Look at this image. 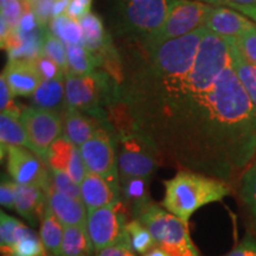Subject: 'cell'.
<instances>
[{
	"label": "cell",
	"mask_w": 256,
	"mask_h": 256,
	"mask_svg": "<svg viewBox=\"0 0 256 256\" xmlns=\"http://www.w3.org/2000/svg\"><path fill=\"white\" fill-rule=\"evenodd\" d=\"M119 115L162 160L228 179L256 156V106L234 72L228 40L203 28L122 62Z\"/></svg>",
	"instance_id": "obj_1"
},
{
	"label": "cell",
	"mask_w": 256,
	"mask_h": 256,
	"mask_svg": "<svg viewBox=\"0 0 256 256\" xmlns=\"http://www.w3.org/2000/svg\"><path fill=\"white\" fill-rule=\"evenodd\" d=\"M164 186L162 206L186 224L200 208L220 202L230 194L226 180L190 170H180L174 178L164 182Z\"/></svg>",
	"instance_id": "obj_2"
},
{
	"label": "cell",
	"mask_w": 256,
	"mask_h": 256,
	"mask_svg": "<svg viewBox=\"0 0 256 256\" xmlns=\"http://www.w3.org/2000/svg\"><path fill=\"white\" fill-rule=\"evenodd\" d=\"M68 108L84 113L101 122H110L106 107L113 108L119 98V83L107 72L95 70L88 75H66Z\"/></svg>",
	"instance_id": "obj_3"
},
{
	"label": "cell",
	"mask_w": 256,
	"mask_h": 256,
	"mask_svg": "<svg viewBox=\"0 0 256 256\" xmlns=\"http://www.w3.org/2000/svg\"><path fill=\"white\" fill-rule=\"evenodd\" d=\"M134 218L140 220L151 232L156 247L170 256H200L188 234V224L170 214L152 200L133 211Z\"/></svg>",
	"instance_id": "obj_4"
},
{
	"label": "cell",
	"mask_w": 256,
	"mask_h": 256,
	"mask_svg": "<svg viewBox=\"0 0 256 256\" xmlns=\"http://www.w3.org/2000/svg\"><path fill=\"white\" fill-rule=\"evenodd\" d=\"M174 0H119L118 26L121 36L142 43L159 30Z\"/></svg>",
	"instance_id": "obj_5"
},
{
	"label": "cell",
	"mask_w": 256,
	"mask_h": 256,
	"mask_svg": "<svg viewBox=\"0 0 256 256\" xmlns=\"http://www.w3.org/2000/svg\"><path fill=\"white\" fill-rule=\"evenodd\" d=\"M211 8V5L198 0H174L159 30L138 44L145 49H154L168 42L188 36L204 28Z\"/></svg>",
	"instance_id": "obj_6"
},
{
	"label": "cell",
	"mask_w": 256,
	"mask_h": 256,
	"mask_svg": "<svg viewBox=\"0 0 256 256\" xmlns=\"http://www.w3.org/2000/svg\"><path fill=\"white\" fill-rule=\"evenodd\" d=\"M116 145L120 182L132 178L151 180L162 162L158 150L140 134L130 130L119 133Z\"/></svg>",
	"instance_id": "obj_7"
},
{
	"label": "cell",
	"mask_w": 256,
	"mask_h": 256,
	"mask_svg": "<svg viewBox=\"0 0 256 256\" xmlns=\"http://www.w3.org/2000/svg\"><path fill=\"white\" fill-rule=\"evenodd\" d=\"M88 172L100 176L121 194L120 177L118 170L116 140L110 130L102 126L88 142L80 147Z\"/></svg>",
	"instance_id": "obj_8"
},
{
	"label": "cell",
	"mask_w": 256,
	"mask_h": 256,
	"mask_svg": "<svg viewBox=\"0 0 256 256\" xmlns=\"http://www.w3.org/2000/svg\"><path fill=\"white\" fill-rule=\"evenodd\" d=\"M19 119L26 132L31 151L46 162L50 147L62 136V115L34 106L23 108Z\"/></svg>",
	"instance_id": "obj_9"
},
{
	"label": "cell",
	"mask_w": 256,
	"mask_h": 256,
	"mask_svg": "<svg viewBox=\"0 0 256 256\" xmlns=\"http://www.w3.org/2000/svg\"><path fill=\"white\" fill-rule=\"evenodd\" d=\"M127 223L122 202L88 211L87 230L95 252L127 240Z\"/></svg>",
	"instance_id": "obj_10"
},
{
	"label": "cell",
	"mask_w": 256,
	"mask_h": 256,
	"mask_svg": "<svg viewBox=\"0 0 256 256\" xmlns=\"http://www.w3.org/2000/svg\"><path fill=\"white\" fill-rule=\"evenodd\" d=\"M6 166L10 178L18 185H30L48 190L51 185L49 166L26 147L8 146Z\"/></svg>",
	"instance_id": "obj_11"
},
{
	"label": "cell",
	"mask_w": 256,
	"mask_h": 256,
	"mask_svg": "<svg viewBox=\"0 0 256 256\" xmlns=\"http://www.w3.org/2000/svg\"><path fill=\"white\" fill-rule=\"evenodd\" d=\"M2 75L14 96H32L43 82V78L32 57H14L6 64Z\"/></svg>",
	"instance_id": "obj_12"
},
{
	"label": "cell",
	"mask_w": 256,
	"mask_h": 256,
	"mask_svg": "<svg viewBox=\"0 0 256 256\" xmlns=\"http://www.w3.org/2000/svg\"><path fill=\"white\" fill-rule=\"evenodd\" d=\"M46 203L64 226L87 228L88 210L81 200L60 194L50 185L46 190Z\"/></svg>",
	"instance_id": "obj_13"
},
{
	"label": "cell",
	"mask_w": 256,
	"mask_h": 256,
	"mask_svg": "<svg viewBox=\"0 0 256 256\" xmlns=\"http://www.w3.org/2000/svg\"><path fill=\"white\" fill-rule=\"evenodd\" d=\"M254 25V22L234 8L212 6L204 28L224 38H236Z\"/></svg>",
	"instance_id": "obj_14"
},
{
	"label": "cell",
	"mask_w": 256,
	"mask_h": 256,
	"mask_svg": "<svg viewBox=\"0 0 256 256\" xmlns=\"http://www.w3.org/2000/svg\"><path fill=\"white\" fill-rule=\"evenodd\" d=\"M82 202L88 211L114 206L121 202V194L112 188L106 179L88 172L80 185Z\"/></svg>",
	"instance_id": "obj_15"
},
{
	"label": "cell",
	"mask_w": 256,
	"mask_h": 256,
	"mask_svg": "<svg viewBox=\"0 0 256 256\" xmlns=\"http://www.w3.org/2000/svg\"><path fill=\"white\" fill-rule=\"evenodd\" d=\"M46 206V191L38 186L18 185L16 186L14 210L26 220L28 224L36 226L42 220Z\"/></svg>",
	"instance_id": "obj_16"
},
{
	"label": "cell",
	"mask_w": 256,
	"mask_h": 256,
	"mask_svg": "<svg viewBox=\"0 0 256 256\" xmlns=\"http://www.w3.org/2000/svg\"><path fill=\"white\" fill-rule=\"evenodd\" d=\"M101 124V121L87 114L68 108L63 114V136L68 138L75 146L81 147L102 127Z\"/></svg>",
	"instance_id": "obj_17"
},
{
	"label": "cell",
	"mask_w": 256,
	"mask_h": 256,
	"mask_svg": "<svg viewBox=\"0 0 256 256\" xmlns=\"http://www.w3.org/2000/svg\"><path fill=\"white\" fill-rule=\"evenodd\" d=\"M34 107L55 112L62 115L68 110L66 98V78L43 80L31 96Z\"/></svg>",
	"instance_id": "obj_18"
},
{
	"label": "cell",
	"mask_w": 256,
	"mask_h": 256,
	"mask_svg": "<svg viewBox=\"0 0 256 256\" xmlns=\"http://www.w3.org/2000/svg\"><path fill=\"white\" fill-rule=\"evenodd\" d=\"M229 43L230 63L236 75L244 87L252 104L256 106V66L246 58L238 49L235 38H226Z\"/></svg>",
	"instance_id": "obj_19"
},
{
	"label": "cell",
	"mask_w": 256,
	"mask_h": 256,
	"mask_svg": "<svg viewBox=\"0 0 256 256\" xmlns=\"http://www.w3.org/2000/svg\"><path fill=\"white\" fill-rule=\"evenodd\" d=\"M94 246L84 226H64L60 256H92Z\"/></svg>",
	"instance_id": "obj_20"
},
{
	"label": "cell",
	"mask_w": 256,
	"mask_h": 256,
	"mask_svg": "<svg viewBox=\"0 0 256 256\" xmlns=\"http://www.w3.org/2000/svg\"><path fill=\"white\" fill-rule=\"evenodd\" d=\"M0 146L2 159H4L8 146H20L31 150L26 132L19 118L2 113L0 115Z\"/></svg>",
	"instance_id": "obj_21"
},
{
	"label": "cell",
	"mask_w": 256,
	"mask_h": 256,
	"mask_svg": "<svg viewBox=\"0 0 256 256\" xmlns=\"http://www.w3.org/2000/svg\"><path fill=\"white\" fill-rule=\"evenodd\" d=\"M64 236V226L60 222L49 206H46L40 220V238L46 252L52 256H60Z\"/></svg>",
	"instance_id": "obj_22"
},
{
	"label": "cell",
	"mask_w": 256,
	"mask_h": 256,
	"mask_svg": "<svg viewBox=\"0 0 256 256\" xmlns=\"http://www.w3.org/2000/svg\"><path fill=\"white\" fill-rule=\"evenodd\" d=\"M66 60H68L66 74H70V75H88V74L94 72L101 66L98 57L83 44L66 46Z\"/></svg>",
	"instance_id": "obj_23"
},
{
	"label": "cell",
	"mask_w": 256,
	"mask_h": 256,
	"mask_svg": "<svg viewBox=\"0 0 256 256\" xmlns=\"http://www.w3.org/2000/svg\"><path fill=\"white\" fill-rule=\"evenodd\" d=\"M50 31L58 37L66 46L83 44V32L78 19L60 14L50 20Z\"/></svg>",
	"instance_id": "obj_24"
},
{
	"label": "cell",
	"mask_w": 256,
	"mask_h": 256,
	"mask_svg": "<svg viewBox=\"0 0 256 256\" xmlns=\"http://www.w3.org/2000/svg\"><path fill=\"white\" fill-rule=\"evenodd\" d=\"M148 185L150 179L144 178H132L120 182L121 197L130 206L132 211L151 200Z\"/></svg>",
	"instance_id": "obj_25"
},
{
	"label": "cell",
	"mask_w": 256,
	"mask_h": 256,
	"mask_svg": "<svg viewBox=\"0 0 256 256\" xmlns=\"http://www.w3.org/2000/svg\"><path fill=\"white\" fill-rule=\"evenodd\" d=\"M28 226L4 211L0 212V249L2 256H10L12 247Z\"/></svg>",
	"instance_id": "obj_26"
},
{
	"label": "cell",
	"mask_w": 256,
	"mask_h": 256,
	"mask_svg": "<svg viewBox=\"0 0 256 256\" xmlns=\"http://www.w3.org/2000/svg\"><path fill=\"white\" fill-rule=\"evenodd\" d=\"M126 232L130 247L136 254L144 256L156 247V242L151 232L140 220L136 218L130 220L126 226Z\"/></svg>",
	"instance_id": "obj_27"
},
{
	"label": "cell",
	"mask_w": 256,
	"mask_h": 256,
	"mask_svg": "<svg viewBox=\"0 0 256 256\" xmlns=\"http://www.w3.org/2000/svg\"><path fill=\"white\" fill-rule=\"evenodd\" d=\"M75 147L66 136L57 139L50 147L46 156V165L49 166V168L66 171Z\"/></svg>",
	"instance_id": "obj_28"
},
{
	"label": "cell",
	"mask_w": 256,
	"mask_h": 256,
	"mask_svg": "<svg viewBox=\"0 0 256 256\" xmlns=\"http://www.w3.org/2000/svg\"><path fill=\"white\" fill-rule=\"evenodd\" d=\"M40 55L55 62L66 74V66H68L66 46L51 31L44 32L43 36H42Z\"/></svg>",
	"instance_id": "obj_29"
},
{
	"label": "cell",
	"mask_w": 256,
	"mask_h": 256,
	"mask_svg": "<svg viewBox=\"0 0 256 256\" xmlns=\"http://www.w3.org/2000/svg\"><path fill=\"white\" fill-rule=\"evenodd\" d=\"M46 252L40 238L28 226L12 247L10 256H46Z\"/></svg>",
	"instance_id": "obj_30"
},
{
	"label": "cell",
	"mask_w": 256,
	"mask_h": 256,
	"mask_svg": "<svg viewBox=\"0 0 256 256\" xmlns=\"http://www.w3.org/2000/svg\"><path fill=\"white\" fill-rule=\"evenodd\" d=\"M240 194L256 224V159L243 174Z\"/></svg>",
	"instance_id": "obj_31"
},
{
	"label": "cell",
	"mask_w": 256,
	"mask_h": 256,
	"mask_svg": "<svg viewBox=\"0 0 256 256\" xmlns=\"http://www.w3.org/2000/svg\"><path fill=\"white\" fill-rule=\"evenodd\" d=\"M50 176L51 186L55 188L56 191H58L63 194H66V196L76 198V200H82L81 188H80V185L66 171L50 170Z\"/></svg>",
	"instance_id": "obj_32"
},
{
	"label": "cell",
	"mask_w": 256,
	"mask_h": 256,
	"mask_svg": "<svg viewBox=\"0 0 256 256\" xmlns=\"http://www.w3.org/2000/svg\"><path fill=\"white\" fill-rule=\"evenodd\" d=\"M0 4H2V18L8 22L12 30L18 32L28 6V0L26 2H22L19 0H0Z\"/></svg>",
	"instance_id": "obj_33"
},
{
	"label": "cell",
	"mask_w": 256,
	"mask_h": 256,
	"mask_svg": "<svg viewBox=\"0 0 256 256\" xmlns=\"http://www.w3.org/2000/svg\"><path fill=\"white\" fill-rule=\"evenodd\" d=\"M235 40L246 58L256 66V24L242 32Z\"/></svg>",
	"instance_id": "obj_34"
},
{
	"label": "cell",
	"mask_w": 256,
	"mask_h": 256,
	"mask_svg": "<svg viewBox=\"0 0 256 256\" xmlns=\"http://www.w3.org/2000/svg\"><path fill=\"white\" fill-rule=\"evenodd\" d=\"M0 110L2 114L20 118L22 110L16 104L14 95L12 94L4 76H0Z\"/></svg>",
	"instance_id": "obj_35"
},
{
	"label": "cell",
	"mask_w": 256,
	"mask_h": 256,
	"mask_svg": "<svg viewBox=\"0 0 256 256\" xmlns=\"http://www.w3.org/2000/svg\"><path fill=\"white\" fill-rule=\"evenodd\" d=\"M66 172L78 185H81L83 179H84L86 176H87L88 170H87V166H86V164H84V160H83V158H82L81 151H80V147L76 146L75 150H74L72 160H70L68 168H66Z\"/></svg>",
	"instance_id": "obj_36"
},
{
	"label": "cell",
	"mask_w": 256,
	"mask_h": 256,
	"mask_svg": "<svg viewBox=\"0 0 256 256\" xmlns=\"http://www.w3.org/2000/svg\"><path fill=\"white\" fill-rule=\"evenodd\" d=\"M36 63L38 70H40L43 80L48 78H66V72L60 69L58 66L52 60L46 58V57L38 55L36 57H32Z\"/></svg>",
	"instance_id": "obj_37"
},
{
	"label": "cell",
	"mask_w": 256,
	"mask_h": 256,
	"mask_svg": "<svg viewBox=\"0 0 256 256\" xmlns=\"http://www.w3.org/2000/svg\"><path fill=\"white\" fill-rule=\"evenodd\" d=\"M16 186L17 184L11 178L2 176L0 184V204L5 209L14 210Z\"/></svg>",
	"instance_id": "obj_38"
},
{
	"label": "cell",
	"mask_w": 256,
	"mask_h": 256,
	"mask_svg": "<svg viewBox=\"0 0 256 256\" xmlns=\"http://www.w3.org/2000/svg\"><path fill=\"white\" fill-rule=\"evenodd\" d=\"M136 252L130 247V240H124L110 247L95 252V256H136Z\"/></svg>",
	"instance_id": "obj_39"
},
{
	"label": "cell",
	"mask_w": 256,
	"mask_h": 256,
	"mask_svg": "<svg viewBox=\"0 0 256 256\" xmlns=\"http://www.w3.org/2000/svg\"><path fill=\"white\" fill-rule=\"evenodd\" d=\"M226 256H256V241L248 236Z\"/></svg>",
	"instance_id": "obj_40"
},
{
	"label": "cell",
	"mask_w": 256,
	"mask_h": 256,
	"mask_svg": "<svg viewBox=\"0 0 256 256\" xmlns=\"http://www.w3.org/2000/svg\"><path fill=\"white\" fill-rule=\"evenodd\" d=\"M211 6H230V5H252L256 0H198Z\"/></svg>",
	"instance_id": "obj_41"
},
{
	"label": "cell",
	"mask_w": 256,
	"mask_h": 256,
	"mask_svg": "<svg viewBox=\"0 0 256 256\" xmlns=\"http://www.w3.org/2000/svg\"><path fill=\"white\" fill-rule=\"evenodd\" d=\"M226 8H234L235 11L240 12L246 17H248L250 20L254 22L256 24V4H252V5H230L226 6Z\"/></svg>",
	"instance_id": "obj_42"
},
{
	"label": "cell",
	"mask_w": 256,
	"mask_h": 256,
	"mask_svg": "<svg viewBox=\"0 0 256 256\" xmlns=\"http://www.w3.org/2000/svg\"><path fill=\"white\" fill-rule=\"evenodd\" d=\"M144 256H170L168 254H166V252L162 250V249H160L158 247H154L152 249V250H150L147 254H145Z\"/></svg>",
	"instance_id": "obj_43"
},
{
	"label": "cell",
	"mask_w": 256,
	"mask_h": 256,
	"mask_svg": "<svg viewBox=\"0 0 256 256\" xmlns=\"http://www.w3.org/2000/svg\"><path fill=\"white\" fill-rule=\"evenodd\" d=\"M19 2H26L28 0H19Z\"/></svg>",
	"instance_id": "obj_44"
}]
</instances>
